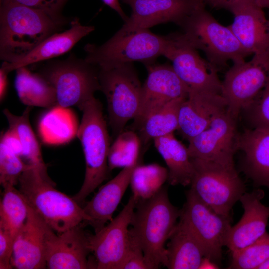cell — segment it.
Listing matches in <instances>:
<instances>
[{"label":"cell","mask_w":269,"mask_h":269,"mask_svg":"<svg viewBox=\"0 0 269 269\" xmlns=\"http://www.w3.org/2000/svg\"><path fill=\"white\" fill-rule=\"evenodd\" d=\"M268 188L269 189V187H268Z\"/></svg>","instance_id":"c3c4849f"},{"label":"cell","mask_w":269,"mask_h":269,"mask_svg":"<svg viewBox=\"0 0 269 269\" xmlns=\"http://www.w3.org/2000/svg\"><path fill=\"white\" fill-rule=\"evenodd\" d=\"M180 214L181 210L171 203L166 188L149 199H138L130 233L140 246L151 269L166 266L165 245Z\"/></svg>","instance_id":"7a4b0ae2"},{"label":"cell","mask_w":269,"mask_h":269,"mask_svg":"<svg viewBox=\"0 0 269 269\" xmlns=\"http://www.w3.org/2000/svg\"><path fill=\"white\" fill-rule=\"evenodd\" d=\"M168 178V169L156 163L139 164L133 172L130 184L133 194L138 199H147L158 192Z\"/></svg>","instance_id":"1f68e13d"},{"label":"cell","mask_w":269,"mask_h":269,"mask_svg":"<svg viewBox=\"0 0 269 269\" xmlns=\"http://www.w3.org/2000/svg\"><path fill=\"white\" fill-rule=\"evenodd\" d=\"M55 89L57 105L80 110L100 91L99 68L71 53L64 60H48L37 72Z\"/></svg>","instance_id":"52a82bcc"},{"label":"cell","mask_w":269,"mask_h":269,"mask_svg":"<svg viewBox=\"0 0 269 269\" xmlns=\"http://www.w3.org/2000/svg\"><path fill=\"white\" fill-rule=\"evenodd\" d=\"M226 109V102L220 94L189 90L180 107L177 130L189 141L207 128Z\"/></svg>","instance_id":"d6986e66"},{"label":"cell","mask_w":269,"mask_h":269,"mask_svg":"<svg viewBox=\"0 0 269 269\" xmlns=\"http://www.w3.org/2000/svg\"><path fill=\"white\" fill-rule=\"evenodd\" d=\"M191 159L194 173L190 189L214 211L229 216L233 206L246 191L235 166Z\"/></svg>","instance_id":"9c48e42d"},{"label":"cell","mask_w":269,"mask_h":269,"mask_svg":"<svg viewBox=\"0 0 269 269\" xmlns=\"http://www.w3.org/2000/svg\"><path fill=\"white\" fill-rule=\"evenodd\" d=\"M138 201L132 194L114 219L94 235L89 234V246L93 255L94 269H120L130 246L128 227Z\"/></svg>","instance_id":"8fae6325"},{"label":"cell","mask_w":269,"mask_h":269,"mask_svg":"<svg viewBox=\"0 0 269 269\" xmlns=\"http://www.w3.org/2000/svg\"><path fill=\"white\" fill-rule=\"evenodd\" d=\"M219 268L216 263L210 259L204 257L199 269H218Z\"/></svg>","instance_id":"ee69618b"},{"label":"cell","mask_w":269,"mask_h":269,"mask_svg":"<svg viewBox=\"0 0 269 269\" xmlns=\"http://www.w3.org/2000/svg\"><path fill=\"white\" fill-rule=\"evenodd\" d=\"M180 217L187 224L203 250L205 257L217 264L222 258V247L231 225L230 216L214 211L190 189Z\"/></svg>","instance_id":"7c38bea8"},{"label":"cell","mask_w":269,"mask_h":269,"mask_svg":"<svg viewBox=\"0 0 269 269\" xmlns=\"http://www.w3.org/2000/svg\"><path fill=\"white\" fill-rule=\"evenodd\" d=\"M180 27L186 40L202 51L208 61L217 68L229 61L242 62L249 55L229 26L219 23L204 6L194 12Z\"/></svg>","instance_id":"ba28073f"},{"label":"cell","mask_w":269,"mask_h":269,"mask_svg":"<svg viewBox=\"0 0 269 269\" xmlns=\"http://www.w3.org/2000/svg\"><path fill=\"white\" fill-rule=\"evenodd\" d=\"M236 121L227 109L218 114L207 128L188 141L190 158L234 167L240 134Z\"/></svg>","instance_id":"4fadbf2b"},{"label":"cell","mask_w":269,"mask_h":269,"mask_svg":"<svg viewBox=\"0 0 269 269\" xmlns=\"http://www.w3.org/2000/svg\"><path fill=\"white\" fill-rule=\"evenodd\" d=\"M130 238L129 250L120 269H151L140 246L131 235Z\"/></svg>","instance_id":"74e56055"},{"label":"cell","mask_w":269,"mask_h":269,"mask_svg":"<svg viewBox=\"0 0 269 269\" xmlns=\"http://www.w3.org/2000/svg\"><path fill=\"white\" fill-rule=\"evenodd\" d=\"M269 82V50L253 54L249 61L233 63L221 81V95L229 113H240L258 97Z\"/></svg>","instance_id":"30bf717a"},{"label":"cell","mask_w":269,"mask_h":269,"mask_svg":"<svg viewBox=\"0 0 269 269\" xmlns=\"http://www.w3.org/2000/svg\"><path fill=\"white\" fill-rule=\"evenodd\" d=\"M0 142L4 143L14 153L22 158V143L18 135L13 129L9 127L6 131L2 133L0 136Z\"/></svg>","instance_id":"ab89813d"},{"label":"cell","mask_w":269,"mask_h":269,"mask_svg":"<svg viewBox=\"0 0 269 269\" xmlns=\"http://www.w3.org/2000/svg\"><path fill=\"white\" fill-rule=\"evenodd\" d=\"M169 43L168 35L160 36L149 29L128 30L122 27L100 45L88 43L84 59L99 68H107L135 61L145 66L163 56Z\"/></svg>","instance_id":"5b68a950"},{"label":"cell","mask_w":269,"mask_h":269,"mask_svg":"<svg viewBox=\"0 0 269 269\" xmlns=\"http://www.w3.org/2000/svg\"><path fill=\"white\" fill-rule=\"evenodd\" d=\"M258 6L262 9H269V0H251Z\"/></svg>","instance_id":"f6af8a7d"},{"label":"cell","mask_w":269,"mask_h":269,"mask_svg":"<svg viewBox=\"0 0 269 269\" xmlns=\"http://www.w3.org/2000/svg\"><path fill=\"white\" fill-rule=\"evenodd\" d=\"M8 73L4 69H0V100L1 102L4 98L8 87Z\"/></svg>","instance_id":"7bdbcfd3"},{"label":"cell","mask_w":269,"mask_h":269,"mask_svg":"<svg viewBox=\"0 0 269 269\" xmlns=\"http://www.w3.org/2000/svg\"><path fill=\"white\" fill-rule=\"evenodd\" d=\"M264 196V191L258 188L245 192L240 198L244 213L239 221L231 227L225 243L231 252L250 245L266 232L269 206L261 203Z\"/></svg>","instance_id":"ffe728a7"},{"label":"cell","mask_w":269,"mask_h":269,"mask_svg":"<svg viewBox=\"0 0 269 269\" xmlns=\"http://www.w3.org/2000/svg\"><path fill=\"white\" fill-rule=\"evenodd\" d=\"M106 5L114 10L125 22L128 18L119 3V0H101Z\"/></svg>","instance_id":"b9f144b4"},{"label":"cell","mask_w":269,"mask_h":269,"mask_svg":"<svg viewBox=\"0 0 269 269\" xmlns=\"http://www.w3.org/2000/svg\"><path fill=\"white\" fill-rule=\"evenodd\" d=\"M14 86L20 101L29 107L51 108L57 105L54 88L39 73L27 66L15 70Z\"/></svg>","instance_id":"4316f807"},{"label":"cell","mask_w":269,"mask_h":269,"mask_svg":"<svg viewBox=\"0 0 269 269\" xmlns=\"http://www.w3.org/2000/svg\"><path fill=\"white\" fill-rule=\"evenodd\" d=\"M19 191L28 205L56 233L84 223L83 207L73 197L57 190L48 174L30 165L20 177Z\"/></svg>","instance_id":"3957f363"},{"label":"cell","mask_w":269,"mask_h":269,"mask_svg":"<svg viewBox=\"0 0 269 269\" xmlns=\"http://www.w3.org/2000/svg\"><path fill=\"white\" fill-rule=\"evenodd\" d=\"M186 98L170 102L144 121L138 129L141 145L146 146L151 140L173 134L178 129L180 107Z\"/></svg>","instance_id":"f1b7e54d"},{"label":"cell","mask_w":269,"mask_h":269,"mask_svg":"<svg viewBox=\"0 0 269 269\" xmlns=\"http://www.w3.org/2000/svg\"><path fill=\"white\" fill-rule=\"evenodd\" d=\"M99 80L107 102L109 125L115 139L128 122L137 116L142 85L133 63L99 68Z\"/></svg>","instance_id":"8992f818"},{"label":"cell","mask_w":269,"mask_h":269,"mask_svg":"<svg viewBox=\"0 0 269 269\" xmlns=\"http://www.w3.org/2000/svg\"><path fill=\"white\" fill-rule=\"evenodd\" d=\"M244 111L251 128H269V82L256 100Z\"/></svg>","instance_id":"d590c367"},{"label":"cell","mask_w":269,"mask_h":269,"mask_svg":"<svg viewBox=\"0 0 269 269\" xmlns=\"http://www.w3.org/2000/svg\"><path fill=\"white\" fill-rule=\"evenodd\" d=\"M51 229L29 205L27 220L15 238L11 260L13 268H46V241Z\"/></svg>","instance_id":"ac0fdd59"},{"label":"cell","mask_w":269,"mask_h":269,"mask_svg":"<svg viewBox=\"0 0 269 269\" xmlns=\"http://www.w3.org/2000/svg\"><path fill=\"white\" fill-rule=\"evenodd\" d=\"M139 164V162L123 168L114 178L99 188L83 207L86 217L84 225H90L96 233L112 220L113 213L130 184L133 172Z\"/></svg>","instance_id":"7402d4cb"},{"label":"cell","mask_w":269,"mask_h":269,"mask_svg":"<svg viewBox=\"0 0 269 269\" xmlns=\"http://www.w3.org/2000/svg\"><path fill=\"white\" fill-rule=\"evenodd\" d=\"M154 146L164 160L168 170V183L171 185H190L194 173L188 148L173 134L153 140Z\"/></svg>","instance_id":"484cf974"},{"label":"cell","mask_w":269,"mask_h":269,"mask_svg":"<svg viewBox=\"0 0 269 269\" xmlns=\"http://www.w3.org/2000/svg\"><path fill=\"white\" fill-rule=\"evenodd\" d=\"M0 3V59L3 62L14 63L22 59L74 18L59 20L22 4Z\"/></svg>","instance_id":"6da1fadb"},{"label":"cell","mask_w":269,"mask_h":269,"mask_svg":"<svg viewBox=\"0 0 269 269\" xmlns=\"http://www.w3.org/2000/svg\"><path fill=\"white\" fill-rule=\"evenodd\" d=\"M69 26L68 29L45 39L22 59L14 63L3 62L0 68L9 73L21 67L48 61L69 52L81 39L95 30L93 26L82 25L78 18H74Z\"/></svg>","instance_id":"cb8c5ba5"},{"label":"cell","mask_w":269,"mask_h":269,"mask_svg":"<svg viewBox=\"0 0 269 269\" xmlns=\"http://www.w3.org/2000/svg\"><path fill=\"white\" fill-rule=\"evenodd\" d=\"M238 150L243 154L242 169L257 187H269V128L247 129L239 134Z\"/></svg>","instance_id":"603a6c76"},{"label":"cell","mask_w":269,"mask_h":269,"mask_svg":"<svg viewBox=\"0 0 269 269\" xmlns=\"http://www.w3.org/2000/svg\"><path fill=\"white\" fill-rule=\"evenodd\" d=\"M258 269H269V259L260 265Z\"/></svg>","instance_id":"bcb514c9"},{"label":"cell","mask_w":269,"mask_h":269,"mask_svg":"<svg viewBox=\"0 0 269 269\" xmlns=\"http://www.w3.org/2000/svg\"><path fill=\"white\" fill-rule=\"evenodd\" d=\"M201 0L202 1H203V2L204 3V0Z\"/></svg>","instance_id":"7dc6e473"},{"label":"cell","mask_w":269,"mask_h":269,"mask_svg":"<svg viewBox=\"0 0 269 269\" xmlns=\"http://www.w3.org/2000/svg\"><path fill=\"white\" fill-rule=\"evenodd\" d=\"M79 125L69 108L56 105L42 116L38 130L43 143L60 145L69 142L77 136Z\"/></svg>","instance_id":"83f0119b"},{"label":"cell","mask_w":269,"mask_h":269,"mask_svg":"<svg viewBox=\"0 0 269 269\" xmlns=\"http://www.w3.org/2000/svg\"><path fill=\"white\" fill-rule=\"evenodd\" d=\"M30 164L0 142V183L15 186L19 183L20 177Z\"/></svg>","instance_id":"e575fe53"},{"label":"cell","mask_w":269,"mask_h":269,"mask_svg":"<svg viewBox=\"0 0 269 269\" xmlns=\"http://www.w3.org/2000/svg\"><path fill=\"white\" fill-rule=\"evenodd\" d=\"M204 3L218 9H224L231 11L237 6L251 0H204Z\"/></svg>","instance_id":"60d3db41"},{"label":"cell","mask_w":269,"mask_h":269,"mask_svg":"<svg viewBox=\"0 0 269 269\" xmlns=\"http://www.w3.org/2000/svg\"><path fill=\"white\" fill-rule=\"evenodd\" d=\"M132 10L122 27L128 30L149 29L173 22L181 27L196 10L204 6L200 0H123Z\"/></svg>","instance_id":"2e32d148"},{"label":"cell","mask_w":269,"mask_h":269,"mask_svg":"<svg viewBox=\"0 0 269 269\" xmlns=\"http://www.w3.org/2000/svg\"><path fill=\"white\" fill-rule=\"evenodd\" d=\"M69 0H0V2H12L22 4L42 10L53 18L65 20L69 18L62 14L63 7Z\"/></svg>","instance_id":"8d00e7d4"},{"label":"cell","mask_w":269,"mask_h":269,"mask_svg":"<svg viewBox=\"0 0 269 269\" xmlns=\"http://www.w3.org/2000/svg\"><path fill=\"white\" fill-rule=\"evenodd\" d=\"M167 245L166 267L169 269H199L205 257L198 240L181 217Z\"/></svg>","instance_id":"d4e9b609"},{"label":"cell","mask_w":269,"mask_h":269,"mask_svg":"<svg viewBox=\"0 0 269 269\" xmlns=\"http://www.w3.org/2000/svg\"><path fill=\"white\" fill-rule=\"evenodd\" d=\"M232 253L228 269H258L269 259V234L266 232L253 243Z\"/></svg>","instance_id":"836d02e7"},{"label":"cell","mask_w":269,"mask_h":269,"mask_svg":"<svg viewBox=\"0 0 269 269\" xmlns=\"http://www.w3.org/2000/svg\"><path fill=\"white\" fill-rule=\"evenodd\" d=\"M32 107L27 106L21 115H16L7 109L3 110L9 124L18 135L23 148V156L26 163L48 174L46 165L43 159L40 145L31 127L29 115Z\"/></svg>","instance_id":"f546056e"},{"label":"cell","mask_w":269,"mask_h":269,"mask_svg":"<svg viewBox=\"0 0 269 269\" xmlns=\"http://www.w3.org/2000/svg\"><path fill=\"white\" fill-rule=\"evenodd\" d=\"M0 204V228L15 238L25 223L29 205L15 186L6 185Z\"/></svg>","instance_id":"4dcf8cb0"},{"label":"cell","mask_w":269,"mask_h":269,"mask_svg":"<svg viewBox=\"0 0 269 269\" xmlns=\"http://www.w3.org/2000/svg\"><path fill=\"white\" fill-rule=\"evenodd\" d=\"M140 146L139 136L134 131H123L110 145L108 156L109 171L139 162Z\"/></svg>","instance_id":"d6a6232c"},{"label":"cell","mask_w":269,"mask_h":269,"mask_svg":"<svg viewBox=\"0 0 269 269\" xmlns=\"http://www.w3.org/2000/svg\"><path fill=\"white\" fill-rule=\"evenodd\" d=\"M145 66L148 76L142 87L140 110L134 119V127L137 130L151 114L174 100L187 98L189 92L172 66L154 63Z\"/></svg>","instance_id":"9a60e30c"},{"label":"cell","mask_w":269,"mask_h":269,"mask_svg":"<svg viewBox=\"0 0 269 269\" xmlns=\"http://www.w3.org/2000/svg\"><path fill=\"white\" fill-rule=\"evenodd\" d=\"M81 111L82 117L76 136L84 153L85 174L80 189L72 197L80 205L107 178L111 145L100 101L93 97L85 103Z\"/></svg>","instance_id":"277c9868"},{"label":"cell","mask_w":269,"mask_h":269,"mask_svg":"<svg viewBox=\"0 0 269 269\" xmlns=\"http://www.w3.org/2000/svg\"><path fill=\"white\" fill-rule=\"evenodd\" d=\"M263 9L249 1L230 11L234 20L228 26L249 55L269 50V20Z\"/></svg>","instance_id":"44dd1931"},{"label":"cell","mask_w":269,"mask_h":269,"mask_svg":"<svg viewBox=\"0 0 269 269\" xmlns=\"http://www.w3.org/2000/svg\"><path fill=\"white\" fill-rule=\"evenodd\" d=\"M15 238L7 231L0 228V269L13 268L11 260Z\"/></svg>","instance_id":"f35d334b"},{"label":"cell","mask_w":269,"mask_h":269,"mask_svg":"<svg viewBox=\"0 0 269 269\" xmlns=\"http://www.w3.org/2000/svg\"><path fill=\"white\" fill-rule=\"evenodd\" d=\"M81 223L60 234L51 229L45 248L46 268L49 269H94L93 259L88 257L89 234Z\"/></svg>","instance_id":"e0dca14e"},{"label":"cell","mask_w":269,"mask_h":269,"mask_svg":"<svg viewBox=\"0 0 269 269\" xmlns=\"http://www.w3.org/2000/svg\"><path fill=\"white\" fill-rule=\"evenodd\" d=\"M168 36L169 43L163 56L172 62L173 70L189 90L221 94V81L217 68L203 59L181 33Z\"/></svg>","instance_id":"5bb4252c"}]
</instances>
